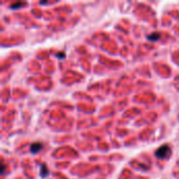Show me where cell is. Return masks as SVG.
<instances>
[{"label": "cell", "instance_id": "6da1fadb", "mask_svg": "<svg viewBox=\"0 0 179 179\" xmlns=\"http://www.w3.org/2000/svg\"><path fill=\"white\" fill-rule=\"evenodd\" d=\"M171 155V147L169 145H162L155 151V156L160 159H165Z\"/></svg>", "mask_w": 179, "mask_h": 179}, {"label": "cell", "instance_id": "5b68a950", "mask_svg": "<svg viewBox=\"0 0 179 179\" xmlns=\"http://www.w3.org/2000/svg\"><path fill=\"white\" fill-rule=\"evenodd\" d=\"M5 168H6V167H5V164H4V160L2 159V160H1V174H2V175L4 174Z\"/></svg>", "mask_w": 179, "mask_h": 179}, {"label": "cell", "instance_id": "52a82bcc", "mask_svg": "<svg viewBox=\"0 0 179 179\" xmlns=\"http://www.w3.org/2000/svg\"><path fill=\"white\" fill-rule=\"evenodd\" d=\"M57 56H58V57H60V58H63V57H64V53H60V55H57Z\"/></svg>", "mask_w": 179, "mask_h": 179}, {"label": "cell", "instance_id": "277c9868", "mask_svg": "<svg viewBox=\"0 0 179 179\" xmlns=\"http://www.w3.org/2000/svg\"><path fill=\"white\" fill-rule=\"evenodd\" d=\"M159 37H160V35H159L158 32H153V34H151V35H148L147 39L150 40L152 42H154V41H156V40H158Z\"/></svg>", "mask_w": 179, "mask_h": 179}, {"label": "cell", "instance_id": "8992f818", "mask_svg": "<svg viewBox=\"0 0 179 179\" xmlns=\"http://www.w3.org/2000/svg\"><path fill=\"white\" fill-rule=\"evenodd\" d=\"M20 5H24V3H23V2H20V3H17V2H16V3L11 5V9H14V7H18V6H20Z\"/></svg>", "mask_w": 179, "mask_h": 179}, {"label": "cell", "instance_id": "3957f363", "mask_svg": "<svg viewBox=\"0 0 179 179\" xmlns=\"http://www.w3.org/2000/svg\"><path fill=\"white\" fill-rule=\"evenodd\" d=\"M47 174H48L47 167H46L45 164H42L41 167H40V176H41V177H46Z\"/></svg>", "mask_w": 179, "mask_h": 179}, {"label": "cell", "instance_id": "7a4b0ae2", "mask_svg": "<svg viewBox=\"0 0 179 179\" xmlns=\"http://www.w3.org/2000/svg\"><path fill=\"white\" fill-rule=\"evenodd\" d=\"M42 149V143H32L31 145V152L32 153H34V154H36L38 153L40 150Z\"/></svg>", "mask_w": 179, "mask_h": 179}]
</instances>
